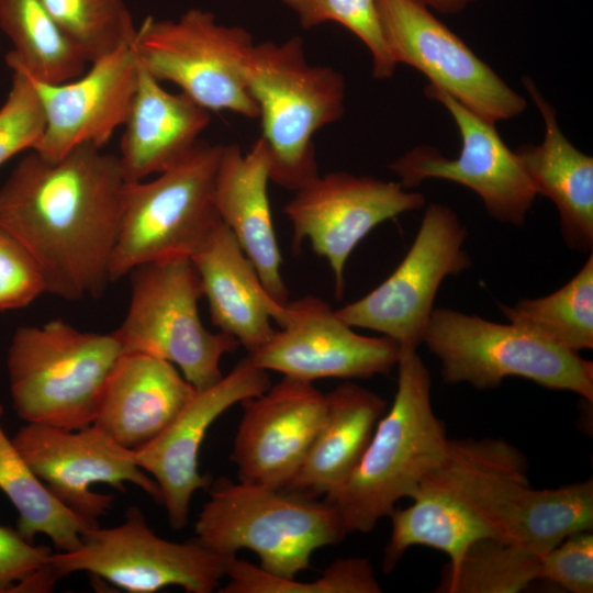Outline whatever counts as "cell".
I'll return each instance as SVG.
<instances>
[{
  "instance_id": "2",
  "label": "cell",
  "mask_w": 593,
  "mask_h": 593,
  "mask_svg": "<svg viewBox=\"0 0 593 593\" xmlns=\"http://www.w3.org/2000/svg\"><path fill=\"white\" fill-rule=\"evenodd\" d=\"M418 489L451 497L492 537L539 555L593 526L592 479L557 489H533L525 456L502 439H449L445 461Z\"/></svg>"
},
{
  "instance_id": "8",
  "label": "cell",
  "mask_w": 593,
  "mask_h": 593,
  "mask_svg": "<svg viewBox=\"0 0 593 593\" xmlns=\"http://www.w3.org/2000/svg\"><path fill=\"white\" fill-rule=\"evenodd\" d=\"M130 273V306L113 332L122 353H142L171 362L195 390L216 383L223 377L222 357L240 345L203 325L199 313L202 283L191 258L157 260Z\"/></svg>"
},
{
  "instance_id": "13",
  "label": "cell",
  "mask_w": 593,
  "mask_h": 593,
  "mask_svg": "<svg viewBox=\"0 0 593 593\" xmlns=\"http://www.w3.org/2000/svg\"><path fill=\"white\" fill-rule=\"evenodd\" d=\"M424 92L451 115L461 137L457 158H446L432 146L419 145L389 168L409 189L429 178L445 179L475 192L489 214L503 223L522 225L537 192L517 155L490 122L444 90L428 83Z\"/></svg>"
},
{
  "instance_id": "34",
  "label": "cell",
  "mask_w": 593,
  "mask_h": 593,
  "mask_svg": "<svg viewBox=\"0 0 593 593\" xmlns=\"http://www.w3.org/2000/svg\"><path fill=\"white\" fill-rule=\"evenodd\" d=\"M299 19L304 30L336 22L353 32L369 49L372 75L390 78L398 64L389 48L378 0H281Z\"/></svg>"
},
{
  "instance_id": "17",
  "label": "cell",
  "mask_w": 593,
  "mask_h": 593,
  "mask_svg": "<svg viewBox=\"0 0 593 593\" xmlns=\"http://www.w3.org/2000/svg\"><path fill=\"white\" fill-rule=\"evenodd\" d=\"M279 331L249 359L266 371L312 382L368 379L396 366L400 346L387 336L358 334L324 300L305 295L283 305Z\"/></svg>"
},
{
  "instance_id": "27",
  "label": "cell",
  "mask_w": 593,
  "mask_h": 593,
  "mask_svg": "<svg viewBox=\"0 0 593 593\" xmlns=\"http://www.w3.org/2000/svg\"><path fill=\"white\" fill-rule=\"evenodd\" d=\"M414 502L389 516L392 528L384 549L383 571L394 569L413 546H427L449 557L447 570H455L477 540L492 537L488 528L451 497L433 490L417 489Z\"/></svg>"
},
{
  "instance_id": "37",
  "label": "cell",
  "mask_w": 593,
  "mask_h": 593,
  "mask_svg": "<svg viewBox=\"0 0 593 593\" xmlns=\"http://www.w3.org/2000/svg\"><path fill=\"white\" fill-rule=\"evenodd\" d=\"M540 579L571 593L593 592V534L573 533L544 553Z\"/></svg>"
},
{
  "instance_id": "23",
  "label": "cell",
  "mask_w": 593,
  "mask_h": 593,
  "mask_svg": "<svg viewBox=\"0 0 593 593\" xmlns=\"http://www.w3.org/2000/svg\"><path fill=\"white\" fill-rule=\"evenodd\" d=\"M179 369L161 358L122 353L105 383L96 426L137 450L158 436L195 393Z\"/></svg>"
},
{
  "instance_id": "16",
  "label": "cell",
  "mask_w": 593,
  "mask_h": 593,
  "mask_svg": "<svg viewBox=\"0 0 593 593\" xmlns=\"http://www.w3.org/2000/svg\"><path fill=\"white\" fill-rule=\"evenodd\" d=\"M424 205L422 193L399 181L332 171L296 190L283 212L292 225L293 250L310 240L313 251L327 260L339 299L346 261L361 239L380 223Z\"/></svg>"
},
{
  "instance_id": "4",
  "label": "cell",
  "mask_w": 593,
  "mask_h": 593,
  "mask_svg": "<svg viewBox=\"0 0 593 593\" xmlns=\"http://www.w3.org/2000/svg\"><path fill=\"white\" fill-rule=\"evenodd\" d=\"M244 77L259 110L270 181L295 192L320 175L313 136L344 115L345 79L332 67L311 65L299 36L254 44Z\"/></svg>"
},
{
  "instance_id": "11",
  "label": "cell",
  "mask_w": 593,
  "mask_h": 593,
  "mask_svg": "<svg viewBox=\"0 0 593 593\" xmlns=\"http://www.w3.org/2000/svg\"><path fill=\"white\" fill-rule=\"evenodd\" d=\"M80 538L74 551L52 552L49 566L56 578L85 571L130 593H155L170 585L187 593H212L232 558L197 539L176 542L159 537L137 506L126 511L122 524L85 528Z\"/></svg>"
},
{
  "instance_id": "25",
  "label": "cell",
  "mask_w": 593,
  "mask_h": 593,
  "mask_svg": "<svg viewBox=\"0 0 593 593\" xmlns=\"http://www.w3.org/2000/svg\"><path fill=\"white\" fill-rule=\"evenodd\" d=\"M523 86L539 110L545 132L541 143L523 144L514 152L537 194L557 206L567 245L580 253H592L593 158L564 136L555 108L529 76L523 77Z\"/></svg>"
},
{
  "instance_id": "33",
  "label": "cell",
  "mask_w": 593,
  "mask_h": 593,
  "mask_svg": "<svg viewBox=\"0 0 593 593\" xmlns=\"http://www.w3.org/2000/svg\"><path fill=\"white\" fill-rule=\"evenodd\" d=\"M222 593H380L370 562L360 557L339 558L314 582L275 575L246 560L232 557Z\"/></svg>"
},
{
  "instance_id": "10",
  "label": "cell",
  "mask_w": 593,
  "mask_h": 593,
  "mask_svg": "<svg viewBox=\"0 0 593 593\" xmlns=\"http://www.w3.org/2000/svg\"><path fill=\"white\" fill-rule=\"evenodd\" d=\"M254 44L246 29L219 23L210 11L190 9L176 20L145 19L133 47L153 77L175 83L209 111L258 119L244 77Z\"/></svg>"
},
{
  "instance_id": "1",
  "label": "cell",
  "mask_w": 593,
  "mask_h": 593,
  "mask_svg": "<svg viewBox=\"0 0 593 593\" xmlns=\"http://www.w3.org/2000/svg\"><path fill=\"white\" fill-rule=\"evenodd\" d=\"M126 184L119 157L91 144L57 160L30 150L11 171L0 187V230L33 257L46 293H103Z\"/></svg>"
},
{
  "instance_id": "3",
  "label": "cell",
  "mask_w": 593,
  "mask_h": 593,
  "mask_svg": "<svg viewBox=\"0 0 593 593\" xmlns=\"http://www.w3.org/2000/svg\"><path fill=\"white\" fill-rule=\"evenodd\" d=\"M398 389L344 484L323 497L346 534L368 533L445 461L449 439L430 401V376L415 347H400Z\"/></svg>"
},
{
  "instance_id": "22",
  "label": "cell",
  "mask_w": 593,
  "mask_h": 593,
  "mask_svg": "<svg viewBox=\"0 0 593 593\" xmlns=\"http://www.w3.org/2000/svg\"><path fill=\"white\" fill-rule=\"evenodd\" d=\"M202 283L212 323L248 354L273 334L283 305L264 288L258 272L231 230L219 217L190 256Z\"/></svg>"
},
{
  "instance_id": "38",
  "label": "cell",
  "mask_w": 593,
  "mask_h": 593,
  "mask_svg": "<svg viewBox=\"0 0 593 593\" xmlns=\"http://www.w3.org/2000/svg\"><path fill=\"white\" fill-rule=\"evenodd\" d=\"M52 551L47 546H35L18 529L0 525V593L11 590L38 570L45 568Z\"/></svg>"
},
{
  "instance_id": "31",
  "label": "cell",
  "mask_w": 593,
  "mask_h": 593,
  "mask_svg": "<svg viewBox=\"0 0 593 593\" xmlns=\"http://www.w3.org/2000/svg\"><path fill=\"white\" fill-rule=\"evenodd\" d=\"M539 555L495 537L474 541L455 570L445 571L438 592L517 593L540 579Z\"/></svg>"
},
{
  "instance_id": "32",
  "label": "cell",
  "mask_w": 593,
  "mask_h": 593,
  "mask_svg": "<svg viewBox=\"0 0 593 593\" xmlns=\"http://www.w3.org/2000/svg\"><path fill=\"white\" fill-rule=\"evenodd\" d=\"M60 30L91 64L132 44L137 27L125 0H42Z\"/></svg>"
},
{
  "instance_id": "12",
  "label": "cell",
  "mask_w": 593,
  "mask_h": 593,
  "mask_svg": "<svg viewBox=\"0 0 593 593\" xmlns=\"http://www.w3.org/2000/svg\"><path fill=\"white\" fill-rule=\"evenodd\" d=\"M466 227L444 204H430L403 260L380 286L336 310L349 326L379 332L400 347H417L443 280L471 265Z\"/></svg>"
},
{
  "instance_id": "15",
  "label": "cell",
  "mask_w": 593,
  "mask_h": 593,
  "mask_svg": "<svg viewBox=\"0 0 593 593\" xmlns=\"http://www.w3.org/2000/svg\"><path fill=\"white\" fill-rule=\"evenodd\" d=\"M12 441L49 492L89 527L112 507V494L90 489L105 483L125 491L130 482L161 502L155 480L142 470L130 450L94 424L68 430L41 424L22 426Z\"/></svg>"
},
{
  "instance_id": "39",
  "label": "cell",
  "mask_w": 593,
  "mask_h": 593,
  "mask_svg": "<svg viewBox=\"0 0 593 593\" xmlns=\"http://www.w3.org/2000/svg\"><path fill=\"white\" fill-rule=\"evenodd\" d=\"M478 0H455L456 7L458 9V12H461L465 10L469 4L475 2Z\"/></svg>"
},
{
  "instance_id": "6",
  "label": "cell",
  "mask_w": 593,
  "mask_h": 593,
  "mask_svg": "<svg viewBox=\"0 0 593 593\" xmlns=\"http://www.w3.org/2000/svg\"><path fill=\"white\" fill-rule=\"evenodd\" d=\"M121 355L113 332H83L61 320L19 327L7 357L16 415L29 424L68 430L93 424Z\"/></svg>"
},
{
  "instance_id": "26",
  "label": "cell",
  "mask_w": 593,
  "mask_h": 593,
  "mask_svg": "<svg viewBox=\"0 0 593 593\" xmlns=\"http://www.w3.org/2000/svg\"><path fill=\"white\" fill-rule=\"evenodd\" d=\"M322 425L300 469L284 488L311 497L340 488L361 459L385 401L374 392L345 382L325 394Z\"/></svg>"
},
{
  "instance_id": "24",
  "label": "cell",
  "mask_w": 593,
  "mask_h": 593,
  "mask_svg": "<svg viewBox=\"0 0 593 593\" xmlns=\"http://www.w3.org/2000/svg\"><path fill=\"white\" fill-rule=\"evenodd\" d=\"M210 121L208 109L182 91L166 90L139 64L118 156L127 181H142L174 166L197 145Z\"/></svg>"
},
{
  "instance_id": "18",
  "label": "cell",
  "mask_w": 593,
  "mask_h": 593,
  "mask_svg": "<svg viewBox=\"0 0 593 593\" xmlns=\"http://www.w3.org/2000/svg\"><path fill=\"white\" fill-rule=\"evenodd\" d=\"M270 385L268 371L247 356L216 383L197 390L158 436L134 450L137 466L159 488L172 529L186 527L193 494L212 483L210 475L199 471L201 445L211 425L231 406Z\"/></svg>"
},
{
  "instance_id": "29",
  "label": "cell",
  "mask_w": 593,
  "mask_h": 593,
  "mask_svg": "<svg viewBox=\"0 0 593 593\" xmlns=\"http://www.w3.org/2000/svg\"><path fill=\"white\" fill-rule=\"evenodd\" d=\"M2 415L0 403V490L18 511V532L30 542L37 534H44L60 552L78 549L80 535L89 526L61 504L32 471L4 433Z\"/></svg>"
},
{
  "instance_id": "35",
  "label": "cell",
  "mask_w": 593,
  "mask_h": 593,
  "mask_svg": "<svg viewBox=\"0 0 593 593\" xmlns=\"http://www.w3.org/2000/svg\"><path fill=\"white\" fill-rule=\"evenodd\" d=\"M11 70L10 91L0 108V166L34 149L46 128L44 107L32 79L20 69Z\"/></svg>"
},
{
  "instance_id": "5",
  "label": "cell",
  "mask_w": 593,
  "mask_h": 593,
  "mask_svg": "<svg viewBox=\"0 0 593 593\" xmlns=\"http://www.w3.org/2000/svg\"><path fill=\"white\" fill-rule=\"evenodd\" d=\"M209 488L194 523L195 539L226 557L251 550L259 567L275 575L296 578L310 568L315 550L347 535L338 513L324 500L226 478Z\"/></svg>"
},
{
  "instance_id": "14",
  "label": "cell",
  "mask_w": 593,
  "mask_h": 593,
  "mask_svg": "<svg viewBox=\"0 0 593 593\" xmlns=\"http://www.w3.org/2000/svg\"><path fill=\"white\" fill-rule=\"evenodd\" d=\"M395 63L406 64L481 118L496 123L519 115L526 99L427 7L414 0H378Z\"/></svg>"
},
{
  "instance_id": "36",
  "label": "cell",
  "mask_w": 593,
  "mask_h": 593,
  "mask_svg": "<svg viewBox=\"0 0 593 593\" xmlns=\"http://www.w3.org/2000/svg\"><path fill=\"white\" fill-rule=\"evenodd\" d=\"M43 293L46 283L33 257L0 230V312L27 306Z\"/></svg>"
},
{
  "instance_id": "21",
  "label": "cell",
  "mask_w": 593,
  "mask_h": 593,
  "mask_svg": "<svg viewBox=\"0 0 593 593\" xmlns=\"http://www.w3.org/2000/svg\"><path fill=\"white\" fill-rule=\"evenodd\" d=\"M270 169L269 149L261 136L245 154L238 144L223 145L213 202L219 217L255 266L268 294L284 305L289 292L281 275L282 257L267 191Z\"/></svg>"
},
{
  "instance_id": "28",
  "label": "cell",
  "mask_w": 593,
  "mask_h": 593,
  "mask_svg": "<svg viewBox=\"0 0 593 593\" xmlns=\"http://www.w3.org/2000/svg\"><path fill=\"white\" fill-rule=\"evenodd\" d=\"M0 27L13 49L8 66L44 83L70 81L88 61L52 18L42 0H0Z\"/></svg>"
},
{
  "instance_id": "30",
  "label": "cell",
  "mask_w": 593,
  "mask_h": 593,
  "mask_svg": "<svg viewBox=\"0 0 593 593\" xmlns=\"http://www.w3.org/2000/svg\"><path fill=\"white\" fill-rule=\"evenodd\" d=\"M504 316L567 350L593 348V254L564 286L553 293L500 304Z\"/></svg>"
},
{
  "instance_id": "9",
  "label": "cell",
  "mask_w": 593,
  "mask_h": 593,
  "mask_svg": "<svg viewBox=\"0 0 593 593\" xmlns=\"http://www.w3.org/2000/svg\"><path fill=\"white\" fill-rule=\"evenodd\" d=\"M222 147L199 141L154 180L127 181L110 282L138 266L192 255L219 219L213 187Z\"/></svg>"
},
{
  "instance_id": "20",
  "label": "cell",
  "mask_w": 593,
  "mask_h": 593,
  "mask_svg": "<svg viewBox=\"0 0 593 593\" xmlns=\"http://www.w3.org/2000/svg\"><path fill=\"white\" fill-rule=\"evenodd\" d=\"M138 69L132 43L91 63L88 71L70 81L44 83L29 76L46 116L45 132L32 150L45 159L57 160L80 145L103 148L126 120Z\"/></svg>"
},
{
  "instance_id": "7",
  "label": "cell",
  "mask_w": 593,
  "mask_h": 593,
  "mask_svg": "<svg viewBox=\"0 0 593 593\" xmlns=\"http://www.w3.org/2000/svg\"><path fill=\"white\" fill-rule=\"evenodd\" d=\"M423 343L441 363L447 383L484 390L519 377L593 402V363L516 325L450 309L432 312Z\"/></svg>"
},
{
  "instance_id": "19",
  "label": "cell",
  "mask_w": 593,
  "mask_h": 593,
  "mask_svg": "<svg viewBox=\"0 0 593 593\" xmlns=\"http://www.w3.org/2000/svg\"><path fill=\"white\" fill-rule=\"evenodd\" d=\"M243 416L231 460L240 481L284 489L322 425L326 398L312 382L283 376L264 393L240 402Z\"/></svg>"
}]
</instances>
